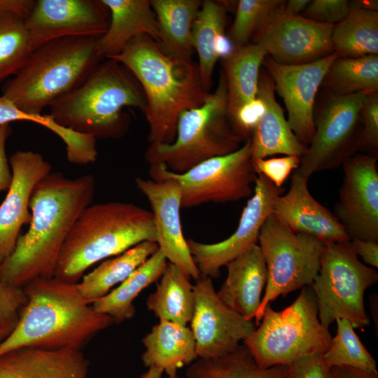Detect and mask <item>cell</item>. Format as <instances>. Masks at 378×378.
I'll return each mask as SVG.
<instances>
[{
    "mask_svg": "<svg viewBox=\"0 0 378 378\" xmlns=\"http://www.w3.org/2000/svg\"><path fill=\"white\" fill-rule=\"evenodd\" d=\"M91 174L70 178L51 172L35 186L29 202L31 220L12 253L0 264V279L23 288L38 278L54 276L62 247L75 222L92 204Z\"/></svg>",
    "mask_w": 378,
    "mask_h": 378,
    "instance_id": "6da1fadb",
    "label": "cell"
},
{
    "mask_svg": "<svg viewBox=\"0 0 378 378\" xmlns=\"http://www.w3.org/2000/svg\"><path fill=\"white\" fill-rule=\"evenodd\" d=\"M108 59L125 66L143 90L150 145L172 144L180 114L200 107L211 94L197 64L167 55L147 35L135 37L120 53Z\"/></svg>",
    "mask_w": 378,
    "mask_h": 378,
    "instance_id": "7a4b0ae2",
    "label": "cell"
},
{
    "mask_svg": "<svg viewBox=\"0 0 378 378\" xmlns=\"http://www.w3.org/2000/svg\"><path fill=\"white\" fill-rule=\"evenodd\" d=\"M23 289L27 302L14 330L0 343V355L22 347L81 350L114 323L84 299L78 283L38 278Z\"/></svg>",
    "mask_w": 378,
    "mask_h": 378,
    "instance_id": "3957f363",
    "label": "cell"
},
{
    "mask_svg": "<svg viewBox=\"0 0 378 378\" xmlns=\"http://www.w3.org/2000/svg\"><path fill=\"white\" fill-rule=\"evenodd\" d=\"M145 241H157L151 211L130 202L90 204L69 233L54 276L78 283L92 265Z\"/></svg>",
    "mask_w": 378,
    "mask_h": 378,
    "instance_id": "277c9868",
    "label": "cell"
},
{
    "mask_svg": "<svg viewBox=\"0 0 378 378\" xmlns=\"http://www.w3.org/2000/svg\"><path fill=\"white\" fill-rule=\"evenodd\" d=\"M125 107L144 111L143 90L125 66L106 59L80 86L52 103L49 114L58 125L96 139L118 138L128 127Z\"/></svg>",
    "mask_w": 378,
    "mask_h": 378,
    "instance_id": "5b68a950",
    "label": "cell"
},
{
    "mask_svg": "<svg viewBox=\"0 0 378 378\" xmlns=\"http://www.w3.org/2000/svg\"><path fill=\"white\" fill-rule=\"evenodd\" d=\"M99 38L65 37L43 44L6 82L2 95L25 113L41 114L45 108L80 86L102 61Z\"/></svg>",
    "mask_w": 378,
    "mask_h": 378,
    "instance_id": "8992f818",
    "label": "cell"
},
{
    "mask_svg": "<svg viewBox=\"0 0 378 378\" xmlns=\"http://www.w3.org/2000/svg\"><path fill=\"white\" fill-rule=\"evenodd\" d=\"M176 132L170 144L150 145L145 155L150 164L162 163L170 171L182 174L241 146L244 141L230 122L227 85L222 70L216 89L205 102L180 114Z\"/></svg>",
    "mask_w": 378,
    "mask_h": 378,
    "instance_id": "52a82bcc",
    "label": "cell"
},
{
    "mask_svg": "<svg viewBox=\"0 0 378 378\" xmlns=\"http://www.w3.org/2000/svg\"><path fill=\"white\" fill-rule=\"evenodd\" d=\"M260 322L243 344L262 368L288 365L305 355L323 354L329 346L331 335L320 323L316 298L309 286L281 311L269 304Z\"/></svg>",
    "mask_w": 378,
    "mask_h": 378,
    "instance_id": "ba28073f",
    "label": "cell"
},
{
    "mask_svg": "<svg viewBox=\"0 0 378 378\" xmlns=\"http://www.w3.org/2000/svg\"><path fill=\"white\" fill-rule=\"evenodd\" d=\"M377 281V272L360 261L350 240L326 243L318 272L310 286L321 325L329 329L336 319L344 318L354 328L368 326L364 293Z\"/></svg>",
    "mask_w": 378,
    "mask_h": 378,
    "instance_id": "9c48e42d",
    "label": "cell"
},
{
    "mask_svg": "<svg viewBox=\"0 0 378 378\" xmlns=\"http://www.w3.org/2000/svg\"><path fill=\"white\" fill-rule=\"evenodd\" d=\"M258 242L267 280L254 317L255 326L260 324L265 307L272 301L312 285L318 272L326 244L311 235L292 231L272 214L261 227Z\"/></svg>",
    "mask_w": 378,
    "mask_h": 378,
    "instance_id": "30bf717a",
    "label": "cell"
},
{
    "mask_svg": "<svg viewBox=\"0 0 378 378\" xmlns=\"http://www.w3.org/2000/svg\"><path fill=\"white\" fill-rule=\"evenodd\" d=\"M154 181L174 179L181 195V208L205 203H225L250 198L257 177L251 157V139L237 150L204 161L177 174L162 163L150 164Z\"/></svg>",
    "mask_w": 378,
    "mask_h": 378,
    "instance_id": "8fae6325",
    "label": "cell"
},
{
    "mask_svg": "<svg viewBox=\"0 0 378 378\" xmlns=\"http://www.w3.org/2000/svg\"><path fill=\"white\" fill-rule=\"evenodd\" d=\"M367 94L329 96L316 118L315 130L296 172L312 174L342 165L360 150V111Z\"/></svg>",
    "mask_w": 378,
    "mask_h": 378,
    "instance_id": "7c38bea8",
    "label": "cell"
},
{
    "mask_svg": "<svg viewBox=\"0 0 378 378\" xmlns=\"http://www.w3.org/2000/svg\"><path fill=\"white\" fill-rule=\"evenodd\" d=\"M376 155L354 154L342 164L343 178L333 215L350 240L378 241V170Z\"/></svg>",
    "mask_w": 378,
    "mask_h": 378,
    "instance_id": "4fadbf2b",
    "label": "cell"
},
{
    "mask_svg": "<svg viewBox=\"0 0 378 378\" xmlns=\"http://www.w3.org/2000/svg\"><path fill=\"white\" fill-rule=\"evenodd\" d=\"M193 290L195 308L190 323L197 358L227 355L255 329L253 320H247L219 299L211 278L201 276Z\"/></svg>",
    "mask_w": 378,
    "mask_h": 378,
    "instance_id": "5bb4252c",
    "label": "cell"
},
{
    "mask_svg": "<svg viewBox=\"0 0 378 378\" xmlns=\"http://www.w3.org/2000/svg\"><path fill=\"white\" fill-rule=\"evenodd\" d=\"M283 192L282 187H276L264 176L257 174L253 195L243 209L236 230L228 238L213 244L187 239L201 276L218 277L221 267L257 244L261 227Z\"/></svg>",
    "mask_w": 378,
    "mask_h": 378,
    "instance_id": "9a60e30c",
    "label": "cell"
},
{
    "mask_svg": "<svg viewBox=\"0 0 378 378\" xmlns=\"http://www.w3.org/2000/svg\"><path fill=\"white\" fill-rule=\"evenodd\" d=\"M284 2L255 34L254 43L260 44L275 62L284 64L307 63L334 52V25L288 14Z\"/></svg>",
    "mask_w": 378,
    "mask_h": 378,
    "instance_id": "2e32d148",
    "label": "cell"
},
{
    "mask_svg": "<svg viewBox=\"0 0 378 378\" xmlns=\"http://www.w3.org/2000/svg\"><path fill=\"white\" fill-rule=\"evenodd\" d=\"M337 56L332 52L318 59L299 64H280L267 56L263 60L274 90L286 105L289 127L307 146L315 130L314 108L317 92Z\"/></svg>",
    "mask_w": 378,
    "mask_h": 378,
    "instance_id": "e0dca14e",
    "label": "cell"
},
{
    "mask_svg": "<svg viewBox=\"0 0 378 378\" xmlns=\"http://www.w3.org/2000/svg\"><path fill=\"white\" fill-rule=\"evenodd\" d=\"M110 14L102 1L38 0L27 20L34 50L55 39L73 36L102 37Z\"/></svg>",
    "mask_w": 378,
    "mask_h": 378,
    "instance_id": "ac0fdd59",
    "label": "cell"
},
{
    "mask_svg": "<svg viewBox=\"0 0 378 378\" xmlns=\"http://www.w3.org/2000/svg\"><path fill=\"white\" fill-rule=\"evenodd\" d=\"M135 182L150 204L158 250L168 262L197 281L201 274L182 231L181 195L178 183L172 178L154 181L139 177Z\"/></svg>",
    "mask_w": 378,
    "mask_h": 378,
    "instance_id": "d6986e66",
    "label": "cell"
},
{
    "mask_svg": "<svg viewBox=\"0 0 378 378\" xmlns=\"http://www.w3.org/2000/svg\"><path fill=\"white\" fill-rule=\"evenodd\" d=\"M12 181L0 205V264L13 251L23 225L31 220L29 202L37 183L52 166L38 153L18 150L10 157Z\"/></svg>",
    "mask_w": 378,
    "mask_h": 378,
    "instance_id": "ffe728a7",
    "label": "cell"
},
{
    "mask_svg": "<svg viewBox=\"0 0 378 378\" xmlns=\"http://www.w3.org/2000/svg\"><path fill=\"white\" fill-rule=\"evenodd\" d=\"M307 182V178L295 171L289 190L276 197L272 214L292 231L324 243L350 240L333 214L312 197Z\"/></svg>",
    "mask_w": 378,
    "mask_h": 378,
    "instance_id": "44dd1931",
    "label": "cell"
},
{
    "mask_svg": "<svg viewBox=\"0 0 378 378\" xmlns=\"http://www.w3.org/2000/svg\"><path fill=\"white\" fill-rule=\"evenodd\" d=\"M81 350L22 347L0 355V378H88Z\"/></svg>",
    "mask_w": 378,
    "mask_h": 378,
    "instance_id": "7402d4cb",
    "label": "cell"
},
{
    "mask_svg": "<svg viewBox=\"0 0 378 378\" xmlns=\"http://www.w3.org/2000/svg\"><path fill=\"white\" fill-rule=\"evenodd\" d=\"M274 92L270 76L260 71L257 96L263 101L265 111L251 138L253 162L277 154L301 158L307 148L289 127Z\"/></svg>",
    "mask_w": 378,
    "mask_h": 378,
    "instance_id": "603a6c76",
    "label": "cell"
},
{
    "mask_svg": "<svg viewBox=\"0 0 378 378\" xmlns=\"http://www.w3.org/2000/svg\"><path fill=\"white\" fill-rule=\"evenodd\" d=\"M227 275L217 293L228 307L253 320L261 303L267 271L260 247L257 244L229 262Z\"/></svg>",
    "mask_w": 378,
    "mask_h": 378,
    "instance_id": "cb8c5ba5",
    "label": "cell"
},
{
    "mask_svg": "<svg viewBox=\"0 0 378 378\" xmlns=\"http://www.w3.org/2000/svg\"><path fill=\"white\" fill-rule=\"evenodd\" d=\"M110 14L107 31L99 38V50L104 59L120 53L136 36L147 35L158 43L160 30L148 0H102Z\"/></svg>",
    "mask_w": 378,
    "mask_h": 378,
    "instance_id": "d4e9b609",
    "label": "cell"
},
{
    "mask_svg": "<svg viewBox=\"0 0 378 378\" xmlns=\"http://www.w3.org/2000/svg\"><path fill=\"white\" fill-rule=\"evenodd\" d=\"M144 365L163 370L168 375L177 372L196 359L195 341L190 328L168 320H160L142 340Z\"/></svg>",
    "mask_w": 378,
    "mask_h": 378,
    "instance_id": "484cf974",
    "label": "cell"
},
{
    "mask_svg": "<svg viewBox=\"0 0 378 378\" xmlns=\"http://www.w3.org/2000/svg\"><path fill=\"white\" fill-rule=\"evenodd\" d=\"M34 2L0 0V83L14 76L34 51L26 20Z\"/></svg>",
    "mask_w": 378,
    "mask_h": 378,
    "instance_id": "4316f807",
    "label": "cell"
},
{
    "mask_svg": "<svg viewBox=\"0 0 378 378\" xmlns=\"http://www.w3.org/2000/svg\"><path fill=\"white\" fill-rule=\"evenodd\" d=\"M160 30L158 45L171 57L191 60L194 50L192 25L201 7L200 0H151Z\"/></svg>",
    "mask_w": 378,
    "mask_h": 378,
    "instance_id": "83f0119b",
    "label": "cell"
},
{
    "mask_svg": "<svg viewBox=\"0 0 378 378\" xmlns=\"http://www.w3.org/2000/svg\"><path fill=\"white\" fill-rule=\"evenodd\" d=\"M267 54L259 43L236 48L222 59L227 85V111L230 120L244 105L257 97L260 66Z\"/></svg>",
    "mask_w": 378,
    "mask_h": 378,
    "instance_id": "f1b7e54d",
    "label": "cell"
},
{
    "mask_svg": "<svg viewBox=\"0 0 378 378\" xmlns=\"http://www.w3.org/2000/svg\"><path fill=\"white\" fill-rule=\"evenodd\" d=\"M167 262L164 255L156 251L115 289L94 301L92 307L96 312L109 316L115 323L132 318L136 313L134 300L160 278Z\"/></svg>",
    "mask_w": 378,
    "mask_h": 378,
    "instance_id": "f546056e",
    "label": "cell"
},
{
    "mask_svg": "<svg viewBox=\"0 0 378 378\" xmlns=\"http://www.w3.org/2000/svg\"><path fill=\"white\" fill-rule=\"evenodd\" d=\"M155 292L146 305L160 320H168L187 326L190 322L195 296L190 277L176 265L167 262Z\"/></svg>",
    "mask_w": 378,
    "mask_h": 378,
    "instance_id": "4dcf8cb0",
    "label": "cell"
},
{
    "mask_svg": "<svg viewBox=\"0 0 378 378\" xmlns=\"http://www.w3.org/2000/svg\"><path fill=\"white\" fill-rule=\"evenodd\" d=\"M158 250L156 242L145 241L113 258L102 262L82 276L78 290L89 303L107 295Z\"/></svg>",
    "mask_w": 378,
    "mask_h": 378,
    "instance_id": "1f68e13d",
    "label": "cell"
},
{
    "mask_svg": "<svg viewBox=\"0 0 378 378\" xmlns=\"http://www.w3.org/2000/svg\"><path fill=\"white\" fill-rule=\"evenodd\" d=\"M227 8L222 1H204L192 25V47L198 56L197 65L203 85L209 91L214 66L219 59L218 44L225 34Z\"/></svg>",
    "mask_w": 378,
    "mask_h": 378,
    "instance_id": "d6a6232c",
    "label": "cell"
},
{
    "mask_svg": "<svg viewBox=\"0 0 378 378\" xmlns=\"http://www.w3.org/2000/svg\"><path fill=\"white\" fill-rule=\"evenodd\" d=\"M331 41L333 52L341 57L378 55V11L351 1L347 16L333 27Z\"/></svg>",
    "mask_w": 378,
    "mask_h": 378,
    "instance_id": "836d02e7",
    "label": "cell"
},
{
    "mask_svg": "<svg viewBox=\"0 0 378 378\" xmlns=\"http://www.w3.org/2000/svg\"><path fill=\"white\" fill-rule=\"evenodd\" d=\"M329 96L344 97L378 91V55L358 57L337 56L322 85Z\"/></svg>",
    "mask_w": 378,
    "mask_h": 378,
    "instance_id": "e575fe53",
    "label": "cell"
},
{
    "mask_svg": "<svg viewBox=\"0 0 378 378\" xmlns=\"http://www.w3.org/2000/svg\"><path fill=\"white\" fill-rule=\"evenodd\" d=\"M288 365L260 367L243 344L216 358L196 359L186 372L187 378H285Z\"/></svg>",
    "mask_w": 378,
    "mask_h": 378,
    "instance_id": "d590c367",
    "label": "cell"
},
{
    "mask_svg": "<svg viewBox=\"0 0 378 378\" xmlns=\"http://www.w3.org/2000/svg\"><path fill=\"white\" fill-rule=\"evenodd\" d=\"M337 332L331 337L323 360L328 368L346 366L366 372H377L376 362L354 328L346 319H336Z\"/></svg>",
    "mask_w": 378,
    "mask_h": 378,
    "instance_id": "8d00e7d4",
    "label": "cell"
},
{
    "mask_svg": "<svg viewBox=\"0 0 378 378\" xmlns=\"http://www.w3.org/2000/svg\"><path fill=\"white\" fill-rule=\"evenodd\" d=\"M284 1L240 0L237 3L236 15L228 38L234 47L239 48L249 43L272 12Z\"/></svg>",
    "mask_w": 378,
    "mask_h": 378,
    "instance_id": "74e56055",
    "label": "cell"
},
{
    "mask_svg": "<svg viewBox=\"0 0 378 378\" xmlns=\"http://www.w3.org/2000/svg\"><path fill=\"white\" fill-rule=\"evenodd\" d=\"M27 302L23 288L9 285L0 279V343L14 330Z\"/></svg>",
    "mask_w": 378,
    "mask_h": 378,
    "instance_id": "f35d334b",
    "label": "cell"
},
{
    "mask_svg": "<svg viewBox=\"0 0 378 378\" xmlns=\"http://www.w3.org/2000/svg\"><path fill=\"white\" fill-rule=\"evenodd\" d=\"M361 132L359 147L369 153L378 150V92L367 94L360 111Z\"/></svg>",
    "mask_w": 378,
    "mask_h": 378,
    "instance_id": "ab89813d",
    "label": "cell"
},
{
    "mask_svg": "<svg viewBox=\"0 0 378 378\" xmlns=\"http://www.w3.org/2000/svg\"><path fill=\"white\" fill-rule=\"evenodd\" d=\"M351 1L346 0L310 1L302 16L307 19L335 25L349 14Z\"/></svg>",
    "mask_w": 378,
    "mask_h": 378,
    "instance_id": "60d3db41",
    "label": "cell"
},
{
    "mask_svg": "<svg viewBox=\"0 0 378 378\" xmlns=\"http://www.w3.org/2000/svg\"><path fill=\"white\" fill-rule=\"evenodd\" d=\"M257 174H261L276 187L281 188L293 170L300 164V158L286 155L280 158L258 159L253 162Z\"/></svg>",
    "mask_w": 378,
    "mask_h": 378,
    "instance_id": "b9f144b4",
    "label": "cell"
},
{
    "mask_svg": "<svg viewBox=\"0 0 378 378\" xmlns=\"http://www.w3.org/2000/svg\"><path fill=\"white\" fill-rule=\"evenodd\" d=\"M264 111V102L257 96L255 99L241 106L230 120L234 132L244 141L251 138Z\"/></svg>",
    "mask_w": 378,
    "mask_h": 378,
    "instance_id": "7bdbcfd3",
    "label": "cell"
},
{
    "mask_svg": "<svg viewBox=\"0 0 378 378\" xmlns=\"http://www.w3.org/2000/svg\"><path fill=\"white\" fill-rule=\"evenodd\" d=\"M328 370L323 360V353L312 354L288 365L285 378H326Z\"/></svg>",
    "mask_w": 378,
    "mask_h": 378,
    "instance_id": "ee69618b",
    "label": "cell"
},
{
    "mask_svg": "<svg viewBox=\"0 0 378 378\" xmlns=\"http://www.w3.org/2000/svg\"><path fill=\"white\" fill-rule=\"evenodd\" d=\"M30 121L54 132L57 124L49 114L33 115L20 110L9 99L0 97V125L13 121Z\"/></svg>",
    "mask_w": 378,
    "mask_h": 378,
    "instance_id": "f6af8a7d",
    "label": "cell"
},
{
    "mask_svg": "<svg viewBox=\"0 0 378 378\" xmlns=\"http://www.w3.org/2000/svg\"><path fill=\"white\" fill-rule=\"evenodd\" d=\"M11 133L9 123L0 125V192L7 190L12 181V171L6 154V142Z\"/></svg>",
    "mask_w": 378,
    "mask_h": 378,
    "instance_id": "bcb514c9",
    "label": "cell"
},
{
    "mask_svg": "<svg viewBox=\"0 0 378 378\" xmlns=\"http://www.w3.org/2000/svg\"><path fill=\"white\" fill-rule=\"evenodd\" d=\"M353 250L364 262L374 268L378 267V241L354 239L350 240Z\"/></svg>",
    "mask_w": 378,
    "mask_h": 378,
    "instance_id": "7dc6e473",
    "label": "cell"
},
{
    "mask_svg": "<svg viewBox=\"0 0 378 378\" xmlns=\"http://www.w3.org/2000/svg\"><path fill=\"white\" fill-rule=\"evenodd\" d=\"M326 378H378V373L363 371L351 367H332Z\"/></svg>",
    "mask_w": 378,
    "mask_h": 378,
    "instance_id": "c3c4849f",
    "label": "cell"
},
{
    "mask_svg": "<svg viewBox=\"0 0 378 378\" xmlns=\"http://www.w3.org/2000/svg\"><path fill=\"white\" fill-rule=\"evenodd\" d=\"M309 0H289L283 4L284 10L290 15H300L309 4Z\"/></svg>",
    "mask_w": 378,
    "mask_h": 378,
    "instance_id": "681fc988",
    "label": "cell"
},
{
    "mask_svg": "<svg viewBox=\"0 0 378 378\" xmlns=\"http://www.w3.org/2000/svg\"><path fill=\"white\" fill-rule=\"evenodd\" d=\"M163 370L155 368H148V370L141 375L139 378H162ZM168 378H179L177 372L168 375Z\"/></svg>",
    "mask_w": 378,
    "mask_h": 378,
    "instance_id": "f907efd6",
    "label": "cell"
},
{
    "mask_svg": "<svg viewBox=\"0 0 378 378\" xmlns=\"http://www.w3.org/2000/svg\"><path fill=\"white\" fill-rule=\"evenodd\" d=\"M351 3L354 5L358 6L360 8H363L372 10H377V8H378L377 1H371V0L370 1L369 0L351 1Z\"/></svg>",
    "mask_w": 378,
    "mask_h": 378,
    "instance_id": "816d5d0a",
    "label": "cell"
}]
</instances>
